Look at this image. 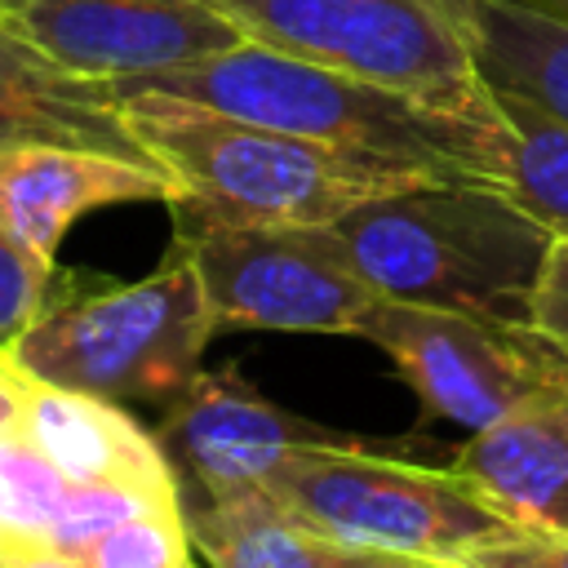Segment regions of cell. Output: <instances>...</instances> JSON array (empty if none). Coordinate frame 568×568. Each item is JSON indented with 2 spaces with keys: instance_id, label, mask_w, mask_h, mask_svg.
Returning a JSON list of instances; mask_svg holds the SVG:
<instances>
[{
  "instance_id": "obj_7",
  "label": "cell",
  "mask_w": 568,
  "mask_h": 568,
  "mask_svg": "<svg viewBox=\"0 0 568 568\" xmlns=\"http://www.w3.org/2000/svg\"><path fill=\"white\" fill-rule=\"evenodd\" d=\"M204 302L222 324L280 333H355L382 302L328 226L178 222Z\"/></svg>"
},
{
  "instance_id": "obj_6",
  "label": "cell",
  "mask_w": 568,
  "mask_h": 568,
  "mask_svg": "<svg viewBox=\"0 0 568 568\" xmlns=\"http://www.w3.org/2000/svg\"><path fill=\"white\" fill-rule=\"evenodd\" d=\"M248 40L493 124L497 102L448 0H217Z\"/></svg>"
},
{
  "instance_id": "obj_26",
  "label": "cell",
  "mask_w": 568,
  "mask_h": 568,
  "mask_svg": "<svg viewBox=\"0 0 568 568\" xmlns=\"http://www.w3.org/2000/svg\"><path fill=\"white\" fill-rule=\"evenodd\" d=\"M506 4L528 9V13H541V18L559 22V27H568V0H506Z\"/></svg>"
},
{
  "instance_id": "obj_13",
  "label": "cell",
  "mask_w": 568,
  "mask_h": 568,
  "mask_svg": "<svg viewBox=\"0 0 568 568\" xmlns=\"http://www.w3.org/2000/svg\"><path fill=\"white\" fill-rule=\"evenodd\" d=\"M510 524L568 532V377L479 426L453 457Z\"/></svg>"
},
{
  "instance_id": "obj_21",
  "label": "cell",
  "mask_w": 568,
  "mask_h": 568,
  "mask_svg": "<svg viewBox=\"0 0 568 568\" xmlns=\"http://www.w3.org/2000/svg\"><path fill=\"white\" fill-rule=\"evenodd\" d=\"M49 257L27 248L18 235L0 226V355L18 342V333L40 315V297L49 284Z\"/></svg>"
},
{
  "instance_id": "obj_23",
  "label": "cell",
  "mask_w": 568,
  "mask_h": 568,
  "mask_svg": "<svg viewBox=\"0 0 568 568\" xmlns=\"http://www.w3.org/2000/svg\"><path fill=\"white\" fill-rule=\"evenodd\" d=\"M528 324L568 355V240H550L541 275L532 284Z\"/></svg>"
},
{
  "instance_id": "obj_24",
  "label": "cell",
  "mask_w": 568,
  "mask_h": 568,
  "mask_svg": "<svg viewBox=\"0 0 568 568\" xmlns=\"http://www.w3.org/2000/svg\"><path fill=\"white\" fill-rule=\"evenodd\" d=\"M337 568H444L435 559H413V555H386V550H346L337 555Z\"/></svg>"
},
{
  "instance_id": "obj_20",
  "label": "cell",
  "mask_w": 568,
  "mask_h": 568,
  "mask_svg": "<svg viewBox=\"0 0 568 568\" xmlns=\"http://www.w3.org/2000/svg\"><path fill=\"white\" fill-rule=\"evenodd\" d=\"M182 497L173 493H155V488H142V484H120V479H98V484H71L67 501H62V515L58 524L49 528V541L67 555H75L84 541H93L98 532L142 515V510H155V506H178Z\"/></svg>"
},
{
  "instance_id": "obj_11",
  "label": "cell",
  "mask_w": 568,
  "mask_h": 568,
  "mask_svg": "<svg viewBox=\"0 0 568 568\" xmlns=\"http://www.w3.org/2000/svg\"><path fill=\"white\" fill-rule=\"evenodd\" d=\"M18 146H84L160 169L129 129L111 80L58 67L44 49L0 22V151Z\"/></svg>"
},
{
  "instance_id": "obj_18",
  "label": "cell",
  "mask_w": 568,
  "mask_h": 568,
  "mask_svg": "<svg viewBox=\"0 0 568 568\" xmlns=\"http://www.w3.org/2000/svg\"><path fill=\"white\" fill-rule=\"evenodd\" d=\"M71 479L13 426L0 435V541L9 537H40L62 515Z\"/></svg>"
},
{
  "instance_id": "obj_8",
  "label": "cell",
  "mask_w": 568,
  "mask_h": 568,
  "mask_svg": "<svg viewBox=\"0 0 568 568\" xmlns=\"http://www.w3.org/2000/svg\"><path fill=\"white\" fill-rule=\"evenodd\" d=\"M382 346L417 399L457 422L488 426L515 404L541 395L568 377V355L532 324H506L484 315H457L408 302H377L359 328Z\"/></svg>"
},
{
  "instance_id": "obj_3",
  "label": "cell",
  "mask_w": 568,
  "mask_h": 568,
  "mask_svg": "<svg viewBox=\"0 0 568 568\" xmlns=\"http://www.w3.org/2000/svg\"><path fill=\"white\" fill-rule=\"evenodd\" d=\"M328 235L386 302L528 324L550 231L484 182H422L355 204Z\"/></svg>"
},
{
  "instance_id": "obj_5",
  "label": "cell",
  "mask_w": 568,
  "mask_h": 568,
  "mask_svg": "<svg viewBox=\"0 0 568 568\" xmlns=\"http://www.w3.org/2000/svg\"><path fill=\"white\" fill-rule=\"evenodd\" d=\"M262 488H271L306 528L346 550L453 564L519 528L453 466L435 470L382 457L342 435L293 448Z\"/></svg>"
},
{
  "instance_id": "obj_2",
  "label": "cell",
  "mask_w": 568,
  "mask_h": 568,
  "mask_svg": "<svg viewBox=\"0 0 568 568\" xmlns=\"http://www.w3.org/2000/svg\"><path fill=\"white\" fill-rule=\"evenodd\" d=\"M124 120L178 182V222L217 226H328L364 200L439 182L417 169L248 124L186 98L120 93Z\"/></svg>"
},
{
  "instance_id": "obj_12",
  "label": "cell",
  "mask_w": 568,
  "mask_h": 568,
  "mask_svg": "<svg viewBox=\"0 0 568 568\" xmlns=\"http://www.w3.org/2000/svg\"><path fill=\"white\" fill-rule=\"evenodd\" d=\"M178 200L164 169L133 164L84 146H18L0 151V226L53 262L67 226L102 204Z\"/></svg>"
},
{
  "instance_id": "obj_4",
  "label": "cell",
  "mask_w": 568,
  "mask_h": 568,
  "mask_svg": "<svg viewBox=\"0 0 568 568\" xmlns=\"http://www.w3.org/2000/svg\"><path fill=\"white\" fill-rule=\"evenodd\" d=\"M213 328L200 275L186 248L173 244V257L155 275L36 315L4 355L18 373L62 390L111 404H173L195 382Z\"/></svg>"
},
{
  "instance_id": "obj_17",
  "label": "cell",
  "mask_w": 568,
  "mask_h": 568,
  "mask_svg": "<svg viewBox=\"0 0 568 568\" xmlns=\"http://www.w3.org/2000/svg\"><path fill=\"white\" fill-rule=\"evenodd\" d=\"M493 102L501 115L493 186L515 200L532 222H541L555 240H568V120L510 89H493Z\"/></svg>"
},
{
  "instance_id": "obj_25",
  "label": "cell",
  "mask_w": 568,
  "mask_h": 568,
  "mask_svg": "<svg viewBox=\"0 0 568 568\" xmlns=\"http://www.w3.org/2000/svg\"><path fill=\"white\" fill-rule=\"evenodd\" d=\"M18 426V368L0 355V435Z\"/></svg>"
},
{
  "instance_id": "obj_14",
  "label": "cell",
  "mask_w": 568,
  "mask_h": 568,
  "mask_svg": "<svg viewBox=\"0 0 568 568\" xmlns=\"http://www.w3.org/2000/svg\"><path fill=\"white\" fill-rule=\"evenodd\" d=\"M18 430L71 484L120 479L178 497V475L169 466V453L111 399L62 390L18 373Z\"/></svg>"
},
{
  "instance_id": "obj_15",
  "label": "cell",
  "mask_w": 568,
  "mask_h": 568,
  "mask_svg": "<svg viewBox=\"0 0 568 568\" xmlns=\"http://www.w3.org/2000/svg\"><path fill=\"white\" fill-rule=\"evenodd\" d=\"M186 532L209 568H337L342 555L262 484L209 497L186 515Z\"/></svg>"
},
{
  "instance_id": "obj_27",
  "label": "cell",
  "mask_w": 568,
  "mask_h": 568,
  "mask_svg": "<svg viewBox=\"0 0 568 568\" xmlns=\"http://www.w3.org/2000/svg\"><path fill=\"white\" fill-rule=\"evenodd\" d=\"M186 568H191V564H186Z\"/></svg>"
},
{
  "instance_id": "obj_10",
  "label": "cell",
  "mask_w": 568,
  "mask_h": 568,
  "mask_svg": "<svg viewBox=\"0 0 568 568\" xmlns=\"http://www.w3.org/2000/svg\"><path fill=\"white\" fill-rule=\"evenodd\" d=\"M324 439L333 435L266 404L248 382H240L235 368H200L164 417L169 453L200 479L209 497L257 488L293 448Z\"/></svg>"
},
{
  "instance_id": "obj_1",
  "label": "cell",
  "mask_w": 568,
  "mask_h": 568,
  "mask_svg": "<svg viewBox=\"0 0 568 568\" xmlns=\"http://www.w3.org/2000/svg\"><path fill=\"white\" fill-rule=\"evenodd\" d=\"M111 84L115 93L151 89V93L186 98L195 106L248 124L377 155L439 182H484V186L497 182L501 115L493 124H479L439 111L430 102H417L399 89L284 53L262 40H244L226 53Z\"/></svg>"
},
{
  "instance_id": "obj_16",
  "label": "cell",
  "mask_w": 568,
  "mask_h": 568,
  "mask_svg": "<svg viewBox=\"0 0 568 568\" xmlns=\"http://www.w3.org/2000/svg\"><path fill=\"white\" fill-rule=\"evenodd\" d=\"M493 89H510L568 120V27L506 0H448Z\"/></svg>"
},
{
  "instance_id": "obj_9",
  "label": "cell",
  "mask_w": 568,
  "mask_h": 568,
  "mask_svg": "<svg viewBox=\"0 0 568 568\" xmlns=\"http://www.w3.org/2000/svg\"><path fill=\"white\" fill-rule=\"evenodd\" d=\"M0 22L93 80L186 67L248 40L217 0H0Z\"/></svg>"
},
{
  "instance_id": "obj_19",
  "label": "cell",
  "mask_w": 568,
  "mask_h": 568,
  "mask_svg": "<svg viewBox=\"0 0 568 568\" xmlns=\"http://www.w3.org/2000/svg\"><path fill=\"white\" fill-rule=\"evenodd\" d=\"M186 555H191V532L182 501L142 510L75 550L84 568H186L191 564Z\"/></svg>"
},
{
  "instance_id": "obj_22",
  "label": "cell",
  "mask_w": 568,
  "mask_h": 568,
  "mask_svg": "<svg viewBox=\"0 0 568 568\" xmlns=\"http://www.w3.org/2000/svg\"><path fill=\"white\" fill-rule=\"evenodd\" d=\"M444 568H568V532L515 528L488 546L466 550Z\"/></svg>"
}]
</instances>
